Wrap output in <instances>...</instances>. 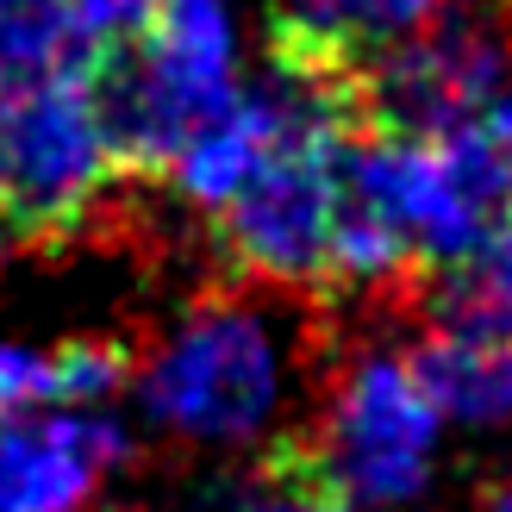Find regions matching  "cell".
Instances as JSON below:
<instances>
[{"label":"cell","mask_w":512,"mask_h":512,"mask_svg":"<svg viewBox=\"0 0 512 512\" xmlns=\"http://www.w3.org/2000/svg\"><path fill=\"white\" fill-rule=\"evenodd\" d=\"M425 406L450 425H506L512 419V338L463 325H425L406 350Z\"/></svg>","instance_id":"obj_7"},{"label":"cell","mask_w":512,"mask_h":512,"mask_svg":"<svg viewBox=\"0 0 512 512\" xmlns=\"http://www.w3.org/2000/svg\"><path fill=\"white\" fill-rule=\"evenodd\" d=\"M475 512H512V475H506V481H494V488L475 500Z\"/></svg>","instance_id":"obj_12"},{"label":"cell","mask_w":512,"mask_h":512,"mask_svg":"<svg viewBox=\"0 0 512 512\" xmlns=\"http://www.w3.org/2000/svg\"><path fill=\"white\" fill-rule=\"evenodd\" d=\"M294 294L256 288L238 275H213L194 288L182 319L163 338L138 344V394L150 425L194 450H232L263 438L288 394V363L275 331V306Z\"/></svg>","instance_id":"obj_1"},{"label":"cell","mask_w":512,"mask_h":512,"mask_svg":"<svg viewBox=\"0 0 512 512\" xmlns=\"http://www.w3.org/2000/svg\"><path fill=\"white\" fill-rule=\"evenodd\" d=\"M306 444L319 450L350 506H406L431 475L438 413L425 406L400 350L338 331L313 381Z\"/></svg>","instance_id":"obj_3"},{"label":"cell","mask_w":512,"mask_h":512,"mask_svg":"<svg viewBox=\"0 0 512 512\" xmlns=\"http://www.w3.org/2000/svg\"><path fill=\"white\" fill-rule=\"evenodd\" d=\"M138 375V338H63V344H0V425L32 406H88Z\"/></svg>","instance_id":"obj_8"},{"label":"cell","mask_w":512,"mask_h":512,"mask_svg":"<svg viewBox=\"0 0 512 512\" xmlns=\"http://www.w3.org/2000/svg\"><path fill=\"white\" fill-rule=\"evenodd\" d=\"M219 512H356V506L300 431V438H275L244 475H232V488L219 494Z\"/></svg>","instance_id":"obj_10"},{"label":"cell","mask_w":512,"mask_h":512,"mask_svg":"<svg viewBox=\"0 0 512 512\" xmlns=\"http://www.w3.org/2000/svg\"><path fill=\"white\" fill-rule=\"evenodd\" d=\"M0 256H7V244H0Z\"/></svg>","instance_id":"obj_14"},{"label":"cell","mask_w":512,"mask_h":512,"mask_svg":"<svg viewBox=\"0 0 512 512\" xmlns=\"http://www.w3.org/2000/svg\"><path fill=\"white\" fill-rule=\"evenodd\" d=\"M331 144L338 138L275 144L250 169V182L213 207L219 275L331 300Z\"/></svg>","instance_id":"obj_4"},{"label":"cell","mask_w":512,"mask_h":512,"mask_svg":"<svg viewBox=\"0 0 512 512\" xmlns=\"http://www.w3.org/2000/svg\"><path fill=\"white\" fill-rule=\"evenodd\" d=\"M132 438L107 413L7 419L0 425V512H82Z\"/></svg>","instance_id":"obj_5"},{"label":"cell","mask_w":512,"mask_h":512,"mask_svg":"<svg viewBox=\"0 0 512 512\" xmlns=\"http://www.w3.org/2000/svg\"><path fill=\"white\" fill-rule=\"evenodd\" d=\"M75 0H0V94L69 75Z\"/></svg>","instance_id":"obj_11"},{"label":"cell","mask_w":512,"mask_h":512,"mask_svg":"<svg viewBox=\"0 0 512 512\" xmlns=\"http://www.w3.org/2000/svg\"><path fill=\"white\" fill-rule=\"evenodd\" d=\"M438 0H275L269 63L313 82H350L369 57L413 38Z\"/></svg>","instance_id":"obj_6"},{"label":"cell","mask_w":512,"mask_h":512,"mask_svg":"<svg viewBox=\"0 0 512 512\" xmlns=\"http://www.w3.org/2000/svg\"><path fill=\"white\" fill-rule=\"evenodd\" d=\"M94 94L75 75H44L0 94V244L63 250L132 219Z\"/></svg>","instance_id":"obj_2"},{"label":"cell","mask_w":512,"mask_h":512,"mask_svg":"<svg viewBox=\"0 0 512 512\" xmlns=\"http://www.w3.org/2000/svg\"><path fill=\"white\" fill-rule=\"evenodd\" d=\"M413 313H425V325H463V331L512 338V213L469 256L425 275Z\"/></svg>","instance_id":"obj_9"},{"label":"cell","mask_w":512,"mask_h":512,"mask_svg":"<svg viewBox=\"0 0 512 512\" xmlns=\"http://www.w3.org/2000/svg\"><path fill=\"white\" fill-rule=\"evenodd\" d=\"M113 512H132V506H113Z\"/></svg>","instance_id":"obj_13"}]
</instances>
